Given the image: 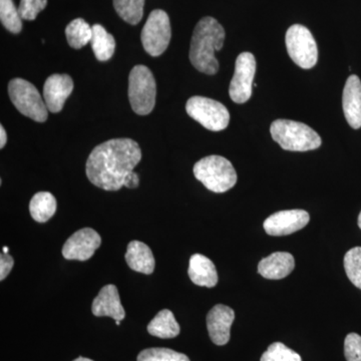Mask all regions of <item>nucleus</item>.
<instances>
[{"label":"nucleus","instance_id":"obj_1","mask_svg":"<svg viewBox=\"0 0 361 361\" xmlns=\"http://www.w3.org/2000/svg\"><path fill=\"white\" fill-rule=\"evenodd\" d=\"M142 160L139 144L132 139H114L92 149L85 173L92 185L106 191H118Z\"/></svg>","mask_w":361,"mask_h":361},{"label":"nucleus","instance_id":"obj_2","mask_svg":"<svg viewBox=\"0 0 361 361\" xmlns=\"http://www.w3.org/2000/svg\"><path fill=\"white\" fill-rule=\"evenodd\" d=\"M224 40V28L215 18H202L195 27L190 47L189 58L194 68L206 75H216L219 61L215 52L222 49Z\"/></svg>","mask_w":361,"mask_h":361},{"label":"nucleus","instance_id":"obj_3","mask_svg":"<svg viewBox=\"0 0 361 361\" xmlns=\"http://www.w3.org/2000/svg\"><path fill=\"white\" fill-rule=\"evenodd\" d=\"M273 140L286 151H312L322 146V137L310 126L295 121L279 120L271 123Z\"/></svg>","mask_w":361,"mask_h":361},{"label":"nucleus","instance_id":"obj_4","mask_svg":"<svg viewBox=\"0 0 361 361\" xmlns=\"http://www.w3.org/2000/svg\"><path fill=\"white\" fill-rule=\"evenodd\" d=\"M194 175L214 193H225L237 183V173L231 161L221 156L205 157L197 161Z\"/></svg>","mask_w":361,"mask_h":361},{"label":"nucleus","instance_id":"obj_5","mask_svg":"<svg viewBox=\"0 0 361 361\" xmlns=\"http://www.w3.org/2000/svg\"><path fill=\"white\" fill-rule=\"evenodd\" d=\"M156 80L146 66H135L129 77V99L133 111L137 115L146 116L155 108Z\"/></svg>","mask_w":361,"mask_h":361},{"label":"nucleus","instance_id":"obj_6","mask_svg":"<svg viewBox=\"0 0 361 361\" xmlns=\"http://www.w3.org/2000/svg\"><path fill=\"white\" fill-rule=\"evenodd\" d=\"M8 94L18 111L37 123H44L49 116L47 104L39 90L23 78H13L9 82Z\"/></svg>","mask_w":361,"mask_h":361},{"label":"nucleus","instance_id":"obj_7","mask_svg":"<svg viewBox=\"0 0 361 361\" xmlns=\"http://www.w3.org/2000/svg\"><path fill=\"white\" fill-rule=\"evenodd\" d=\"M188 115L207 130L219 132L230 123V113L224 104L204 97H192L186 104Z\"/></svg>","mask_w":361,"mask_h":361},{"label":"nucleus","instance_id":"obj_8","mask_svg":"<svg viewBox=\"0 0 361 361\" xmlns=\"http://www.w3.org/2000/svg\"><path fill=\"white\" fill-rule=\"evenodd\" d=\"M287 51L297 66L310 70L315 66L318 59V47L312 33L301 25L290 26L285 37Z\"/></svg>","mask_w":361,"mask_h":361},{"label":"nucleus","instance_id":"obj_9","mask_svg":"<svg viewBox=\"0 0 361 361\" xmlns=\"http://www.w3.org/2000/svg\"><path fill=\"white\" fill-rule=\"evenodd\" d=\"M171 37L172 30L168 14L161 9L152 11L142 30L141 39L145 51L149 56H160L167 51Z\"/></svg>","mask_w":361,"mask_h":361},{"label":"nucleus","instance_id":"obj_10","mask_svg":"<svg viewBox=\"0 0 361 361\" xmlns=\"http://www.w3.org/2000/svg\"><path fill=\"white\" fill-rule=\"evenodd\" d=\"M256 73V59L251 52H242L236 59L235 73L229 87L234 103L244 104L250 99Z\"/></svg>","mask_w":361,"mask_h":361},{"label":"nucleus","instance_id":"obj_11","mask_svg":"<svg viewBox=\"0 0 361 361\" xmlns=\"http://www.w3.org/2000/svg\"><path fill=\"white\" fill-rule=\"evenodd\" d=\"M102 244L99 233L92 228H84L73 233L63 247V257L68 260L87 261L92 257Z\"/></svg>","mask_w":361,"mask_h":361},{"label":"nucleus","instance_id":"obj_12","mask_svg":"<svg viewBox=\"0 0 361 361\" xmlns=\"http://www.w3.org/2000/svg\"><path fill=\"white\" fill-rule=\"evenodd\" d=\"M310 221L308 212L294 209L272 214L264 221L263 227L270 236H286L303 229Z\"/></svg>","mask_w":361,"mask_h":361},{"label":"nucleus","instance_id":"obj_13","mask_svg":"<svg viewBox=\"0 0 361 361\" xmlns=\"http://www.w3.org/2000/svg\"><path fill=\"white\" fill-rule=\"evenodd\" d=\"M235 319V312L229 306L217 304L207 315V327L211 341L216 345H225L230 341V330Z\"/></svg>","mask_w":361,"mask_h":361},{"label":"nucleus","instance_id":"obj_14","mask_svg":"<svg viewBox=\"0 0 361 361\" xmlns=\"http://www.w3.org/2000/svg\"><path fill=\"white\" fill-rule=\"evenodd\" d=\"M73 90V80L68 75L54 73L47 78L44 85V103L51 113L63 110L66 99Z\"/></svg>","mask_w":361,"mask_h":361},{"label":"nucleus","instance_id":"obj_15","mask_svg":"<svg viewBox=\"0 0 361 361\" xmlns=\"http://www.w3.org/2000/svg\"><path fill=\"white\" fill-rule=\"evenodd\" d=\"M92 314L102 317L109 316L116 322L125 319L126 312L121 302L118 288L113 284L106 285L97 294L92 304Z\"/></svg>","mask_w":361,"mask_h":361},{"label":"nucleus","instance_id":"obj_16","mask_svg":"<svg viewBox=\"0 0 361 361\" xmlns=\"http://www.w3.org/2000/svg\"><path fill=\"white\" fill-rule=\"evenodd\" d=\"M342 106L348 125L353 129L361 128V80L357 75H350L344 85Z\"/></svg>","mask_w":361,"mask_h":361},{"label":"nucleus","instance_id":"obj_17","mask_svg":"<svg viewBox=\"0 0 361 361\" xmlns=\"http://www.w3.org/2000/svg\"><path fill=\"white\" fill-rule=\"evenodd\" d=\"M295 268V260L288 252H275L259 262L258 273L270 280H280L290 275Z\"/></svg>","mask_w":361,"mask_h":361},{"label":"nucleus","instance_id":"obj_18","mask_svg":"<svg viewBox=\"0 0 361 361\" xmlns=\"http://www.w3.org/2000/svg\"><path fill=\"white\" fill-rule=\"evenodd\" d=\"M190 279L194 284L207 288H213L218 283V273L212 261L202 254H194L190 259Z\"/></svg>","mask_w":361,"mask_h":361},{"label":"nucleus","instance_id":"obj_19","mask_svg":"<svg viewBox=\"0 0 361 361\" xmlns=\"http://www.w3.org/2000/svg\"><path fill=\"white\" fill-rule=\"evenodd\" d=\"M126 261L130 269L142 274L149 275L155 270V258L153 252L141 241L130 242L126 253Z\"/></svg>","mask_w":361,"mask_h":361},{"label":"nucleus","instance_id":"obj_20","mask_svg":"<svg viewBox=\"0 0 361 361\" xmlns=\"http://www.w3.org/2000/svg\"><path fill=\"white\" fill-rule=\"evenodd\" d=\"M148 331L151 336L169 339L179 336L180 329L172 311L164 310L149 323Z\"/></svg>","mask_w":361,"mask_h":361},{"label":"nucleus","instance_id":"obj_21","mask_svg":"<svg viewBox=\"0 0 361 361\" xmlns=\"http://www.w3.org/2000/svg\"><path fill=\"white\" fill-rule=\"evenodd\" d=\"M92 49L97 61H108L113 58L116 49V40L111 33L101 25H92Z\"/></svg>","mask_w":361,"mask_h":361},{"label":"nucleus","instance_id":"obj_22","mask_svg":"<svg viewBox=\"0 0 361 361\" xmlns=\"http://www.w3.org/2000/svg\"><path fill=\"white\" fill-rule=\"evenodd\" d=\"M56 206L58 204L54 195L49 192H39L30 200V215L37 222H47L56 214Z\"/></svg>","mask_w":361,"mask_h":361},{"label":"nucleus","instance_id":"obj_23","mask_svg":"<svg viewBox=\"0 0 361 361\" xmlns=\"http://www.w3.org/2000/svg\"><path fill=\"white\" fill-rule=\"evenodd\" d=\"M66 35L71 47L75 49H82L92 40V26L82 18H77L66 26Z\"/></svg>","mask_w":361,"mask_h":361},{"label":"nucleus","instance_id":"obj_24","mask_svg":"<svg viewBox=\"0 0 361 361\" xmlns=\"http://www.w3.org/2000/svg\"><path fill=\"white\" fill-rule=\"evenodd\" d=\"M145 0H114L116 13L126 23L135 25L142 20Z\"/></svg>","mask_w":361,"mask_h":361},{"label":"nucleus","instance_id":"obj_25","mask_svg":"<svg viewBox=\"0 0 361 361\" xmlns=\"http://www.w3.org/2000/svg\"><path fill=\"white\" fill-rule=\"evenodd\" d=\"M21 20L20 11L13 0H0V20L8 32L20 33L23 28Z\"/></svg>","mask_w":361,"mask_h":361},{"label":"nucleus","instance_id":"obj_26","mask_svg":"<svg viewBox=\"0 0 361 361\" xmlns=\"http://www.w3.org/2000/svg\"><path fill=\"white\" fill-rule=\"evenodd\" d=\"M343 263L348 279L361 290V247L350 249L344 256Z\"/></svg>","mask_w":361,"mask_h":361},{"label":"nucleus","instance_id":"obj_27","mask_svg":"<svg viewBox=\"0 0 361 361\" xmlns=\"http://www.w3.org/2000/svg\"><path fill=\"white\" fill-rule=\"evenodd\" d=\"M137 361H190L184 353L169 348H148L137 355Z\"/></svg>","mask_w":361,"mask_h":361},{"label":"nucleus","instance_id":"obj_28","mask_svg":"<svg viewBox=\"0 0 361 361\" xmlns=\"http://www.w3.org/2000/svg\"><path fill=\"white\" fill-rule=\"evenodd\" d=\"M260 361H302V358L281 342H274L261 356Z\"/></svg>","mask_w":361,"mask_h":361},{"label":"nucleus","instance_id":"obj_29","mask_svg":"<svg viewBox=\"0 0 361 361\" xmlns=\"http://www.w3.org/2000/svg\"><path fill=\"white\" fill-rule=\"evenodd\" d=\"M47 0H20V18L25 20H35L40 11L47 7Z\"/></svg>","mask_w":361,"mask_h":361},{"label":"nucleus","instance_id":"obj_30","mask_svg":"<svg viewBox=\"0 0 361 361\" xmlns=\"http://www.w3.org/2000/svg\"><path fill=\"white\" fill-rule=\"evenodd\" d=\"M344 355L348 361H361V336L349 334L344 341Z\"/></svg>","mask_w":361,"mask_h":361},{"label":"nucleus","instance_id":"obj_31","mask_svg":"<svg viewBox=\"0 0 361 361\" xmlns=\"http://www.w3.org/2000/svg\"><path fill=\"white\" fill-rule=\"evenodd\" d=\"M14 261L9 254L2 253L0 255V280H4L13 269Z\"/></svg>","mask_w":361,"mask_h":361},{"label":"nucleus","instance_id":"obj_32","mask_svg":"<svg viewBox=\"0 0 361 361\" xmlns=\"http://www.w3.org/2000/svg\"><path fill=\"white\" fill-rule=\"evenodd\" d=\"M140 178L137 173L132 172L128 176L127 180H126L125 187L129 188V189H135V188L139 187Z\"/></svg>","mask_w":361,"mask_h":361},{"label":"nucleus","instance_id":"obj_33","mask_svg":"<svg viewBox=\"0 0 361 361\" xmlns=\"http://www.w3.org/2000/svg\"><path fill=\"white\" fill-rule=\"evenodd\" d=\"M7 142V135L4 126H0V148L4 149Z\"/></svg>","mask_w":361,"mask_h":361},{"label":"nucleus","instance_id":"obj_34","mask_svg":"<svg viewBox=\"0 0 361 361\" xmlns=\"http://www.w3.org/2000/svg\"><path fill=\"white\" fill-rule=\"evenodd\" d=\"M73 361H94V360H89V358H85V357H78V358H77V360H75Z\"/></svg>","mask_w":361,"mask_h":361},{"label":"nucleus","instance_id":"obj_35","mask_svg":"<svg viewBox=\"0 0 361 361\" xmlns=\"http://www.w3.org/2000/svg\"><path fill=\"white\" fill-rule=\"evenodd\" d=\"M358 227L361 229V212L360 214V216H358Z\"/></svg>","mask_w":361,"mask_h":361},{"label":"nucleus","instance_id":"obj_36","mask_svg":"<svg viewBox=\"0 0 361 361\" xmlns=\"http://www.w3.org/2000/svg\"><path fill=\"white\" fill-rule=\"evenodd\" d=\"M2 253L8 254V248H7V247H4V251H2Z\"/></svg>","mask_w":361,"mask_h":361},{"label":"nucleus","instance_id":"obj_37","mask_svg":"<svg viewBox=\"0 0 361 361\" xmlns=\"http://www.w3.org/2000/svg\"><path fill=\"white\" fill-rule=\"evenodd\" d=\"M116 325H121V322H116Z\"/></svg>","mask_w":361,"mask_h":361}]
</instances>
